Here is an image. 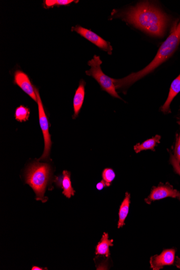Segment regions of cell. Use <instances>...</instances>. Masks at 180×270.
I'll return each mask as SVG.
<instances>
[{
    "instance_id": "1",
    "label": "cell",
    "mask_w": 180,
    "mask_h": 270,
    "mask_svg": "<svg viewBox=\"0 0 180 270\" xmlns=\"http://www.w3.org/2000/svg\"><path fill=\"white\" fill-rule=\"evenodd\" d=\"M112 19L122 21L154 37H162L168 27V15L149 1L138 3L122 11L114 10Z\"/></svg>"
},
{
    "instance_id": "2",
    "label": "cell",
    "mask_w": 180,
    "mask_h": 270,
    "mask_svg": "<svg viewBox=\"0 0 180 270\" xmlns=\"http://www.w3.org/2000/svg\"><path fill=\"white\" fill-rule=\"evenodd\" d=\"M180 43V22L175 27L167 39L164 40L159 49L158 52L152 62L145 68L128 75L121 79H114L116 90H120L126 94L128 88L137 81L140 80L155 70L176 52Z\"/></svg>"
},
{
    "instance_id": "3",
    "label": "cell",
    "mask_w": 180,
    "mask_h": 270,
    "mask_svg": "<svg viewBox=\"0 0 180 270\" xmlns=\"http://www.w3.org/2000/svg\"><path fill=\"white\" fill-rule=\"evenodd\" d=\"M25 176V182L33 188L37 195V200L47 201L44 193L51 178L50 165L39 161L34 162L27 167Z\"/></svg>"
},
{
    "instance_id": "4",
    "label": "cell",
    "mask_w": 180,
    "mask_h": 270,
    "mask_svg": "<svg viewBox=\"0 0 180 270\" xmlns=\"http://www.w3.org/2000/svg\"><path fill=\"white\" fill-rule=\"evenodd\" d=\"M102 63L100 57L95 55L94 58L89 61L88 65L91 68L86 71L85 74L96 79L100 85L101 89L106 91L113 97L122 100L116 91L114 78L109 77L102 72L101 69Z\"/></svg>"
},
{
    "instance_id": "5",
    "label": "cell",
    "mask_w": 180,
    "mask_h": 270,
    "mask_svg": "<svg viewBox=\"0 0 180 270\" xmlns=\"http://www.w3.org/2000/svg\"><path fill=\"white\" fill-rule=\"evenodd\" d=\"M34 90L37 96V103L39 108V121L41 130L43 132L44 140V150L43 154L38 161L45 160L49 159L52 142H51V135L49 132V121L46 116L42 101L41 100L39 91L34 86Z\"/></svg>"
},
{
    "instance_id": "6",
    "label": "cell",
    "mask_w": 180,
    "mask_h": 270,
    "mask_svg": "<svg viewBox=\"0 0 180 270\" xmlns=\"http://www.w3.org/2000/svg\"><path fill=\"white\" fill-rule=\"evenodd\" d=\"M71 31L80 34L82 37L96 45L97 47L107 52L108 54L112 55L113 48L110 43L100 37L99 35L92 32L91 30L77 25L75 27H72Z\"/></svg>"
},
{
    "instance_id": "7",
    "label": "cell",
    "mask_w": 180,
    "mask_h": 270,
    "mask_svg": "<svg viewBox=\"0 0 180 270\" xmlns=\"http://www.w3.org/2000/svg\"><path fill=\"white\" fill-rule=\"evenodd\" d=\"M179 195V192L174 190L169 183L163 185L161 183L158 187H153L150 195L145 198V201L148 205H150L152 201L160 200L167 197L176 198Z\"/></svg>"
},
{
    "instance_id": "8",
    "label": "cell",
    "mask_w": 180,
    "mask_h": 270,
    "mask_svg": "<svg viewBox=\"0 0 180 270\" xmlns=\"http://www.w3.org/2000/svg\"><path fill=\"white\" fill-rule=\"evenodd\" d=\"M176 258V250H164L159 255H155L151 257V268L154 270L162 269L164 266L173 265Z\"/></svg>"
},
{
    "instance_id": "9",
    "label": "cell",
    "mask_w": 180,
    "mask_h": 270,
    "mask_svg": "<svg viewBox=\"0 0 180 270\" xmlns=\"http://www.w3.org/2000/svg\"><path fill=\"white\" fill-rule=\"evenodd\" d=\"M14 83L18 85L25 94L37 102V96L34 90V86L30 82L27 74L22 72V71H17L14 75Z\"/></svg>"
},
{
    "instance_id": "10",
    "label": "cell",
    "mask_w": 180,
    "mask_h": 270,
    "mask_svg": "<svg viewBox=\"0 0 180 270\" xmlns=\"http://www.w3.org/2000/svg\"><path fill=\"white\" fill-rule=\"evenodd\" d=\"M180 92V74L175 79L171 85L168 97L165 103L161 107L160 110L164 115H169L172 113L171 104L175 97Z\"/></svg>"
},
{
    "instance_id": "11",
    "label": "cell",
    "mask_w": 180,
    "mask_h": 270,
    "mask_svg": "<svg viewBox=\"0 0 180 270\" xmlns=\"http://www.w3.org/2000/svg\"><path fill=\"white\" fill-rule=\"evenodd\" d=\"M70 173L67 171L63 172L61 176L56 177L55 182L58 187L63 190V193L67 198H70L75 195V191L71 185Z\"/></svg>"
},
{
    "instance_id": "12",
    "label": "cell",
    "mask_w": 180,
    "mask_h": 270,
    "mask_svg": "<svg viewBox=\"0 0 180 270\" xmlns=\"http://www.w3.org/2000/svg\"><path fill=\"white\" fill-rule=\"evenodd\" d=\"M85 81L83 79H81L79 88L75 92L73 101L74 115L73 116V118L74 119L78 116L82 106H83L85 95Z\"/></svg>"
},
{
    "instance_id": "13",
    "label": "cell",
    "mask_w": 180,
    "mask_h": 270,
    "mask_svg": "<svg viewBox=\"0 0 180 270\" xmlns=\"http://www.w3.org/2000/svg\"><path fill=\"white\" fill-rule=\"evenodd\" d=\"M114 240H109V235L104 232L102 235L101 241L98 244L96 247V254L97 255H104L109 257L110 255L109 247L114 246L113 244Z\"/></svg>"
},
{
    "instance_id": "14",
    "label": "cell",
    "mask_w": 180,
    "mask_h": 270,
    "mask_svg": "<svg viewBox=\"0 0 180 270\" xmlns=\"http://www.w3.org/2000/svg\"><path fill=\"white\" fill-rule=\"evenodd\" d=\"M161 136L160 135H156L151 139H149L142 143H138L134 146V150L136 154H139L141 151L146 150H152L155 151V147L158 144L160 143Z\"/></svg>"
},
{
    "instance_id": "15",
    "label": "cell",
    "mask_w": 180,
    "mask_h": 270,
    "mask_svg": "<svg viewBox=\"0 0 180 270\" xmlns=\"http://www.w3.org/2000/svg\"><path fill=\"white\" fill-rule=\"evenodd\" d=\"M130 193L126 192L124 200L121 203L119 212V221H118V228H120L125 225V221L129 212L130 205Z\"/></svg>"
},
{
    "instance_id": "16",
    "label": "cell",
    "mask_w": 180,
    "mask_h": 270,
    "mask_svg": "<svg viewBox=\"0 0 180 270\" xmlns=\"http://www.w3.org/2000/svg\"><path fill=\"white\" fill-rule=\"evenodd\" d=\"M30 116V110L27 107L20 105L15 111V119L20 123L28 120Z\"/></svg>"
},
{
    "instance_id": "17",
    "label": "cell",
    "mask_w": 180,
    "mask_h": 270,
    "mask_svg": "<svg viewBox=\"0 0 180 270\" xmlns=\"http://www.w3.org/2000/svg\"><path fill=\"white\" fill-rule=\"evenodd\" d=\"M73 0H46L44 1V7L49 8L54 6H68L74 2Z\"/></svg>"
},
{
    "instance_id": "18",
    "label": "cell",
    "mask_w": 180,
    "mask_h": 270,
    "mask_svg": "<svg viewBox=\"0 0 180 270\" xmlns=\"http://www.w3.org/2000/svg\"><path fill=\"white\" fill-rule=\"evenodd\" d=\"M102 177L105 183L106 186L110 187L112 182L115 179L116 173L111 169H106L102 172Z\"/></svg>"
},
{
    "instance_id": "19",
    "label": "cell",
    "mask_w": 180,
    "mask_h": 270,
    "mask_svg": "<svg viewBox=\"0 0 180 270\" xmlns=\"http://www.w3.org/2000/svg\"><path fill=\"white\" fill-rule=\"evenodd\" d=\"M170 155V163L172 165L174 172L180 176V163L177 160L176 157L172 154L170 150H168Z\"/></svg>"
},
{
    "instance_id": "20",
    "label": "cell",
    "mask_w": 180,
    "mask_h": 270,
    "mask_svg": "<svg viewBox=\"0 0 180 270\" xmlns=\"http://www.w3.org/2000/svg\"><path fill=\"white\" fill-rule=\"evenodd\" d=\"M174 154L178 161L180 163V131L176 135V142L174 148Z\"/></svg>"
},
{
    "instance_id": "21",
    "label": "cell",
    "mask_w": 180,
    "mask_h": 270,
    "mask_svg": "<svg viewBox=\"0 0 180 270\" xmlns=\"http://www.w3.org/2000/svg\"><path fill=\"white\" fill-rule=\"evenodd\" d=\"M106 184L104 180H102L99 183H98L96 186L97 189L99 191H101L106 187Z\"/></svg>"
},
{
    "instance_id": "22",
    "label": "cell",
    "mask_w": 180,
    "mask_h": 270,
    "mask_svg": "<svg viewBox=\"0 0 180 270\" xmlns=\"http://www.w3.org/2000/svg\"><path fill=\"white\" fill-rule=\"evenodd\" d=\"M176 118L177 119V123L179 125V130L180 131V106H179V109L178 111L177 115L176 116Z\"/></svg>"
},
{
    "instance_id": "23",
    "label": "cell",
    "mask_w": 180,
    "mask_h": 270,
    "mask_svg": "<svg viewBox=\"0 0 180 270\" xmlns=\"http://www.w3.org/2000/svg\"><path fill=\"white\" fill-rule=\"evenodd\" d=\"M176 266L178 268L180 269V258L177 257Z\"/></svg>"
},
{
    "instance_id": "24",
    "label": "cell",
    "mask_w": 180,
    "mask_h": 270,
    "mask_svg": "<svg viewBox=\"0 0 180 270\" xmlns=\"http://www.w3.org/2000/svg\"><path fill=\"white\" fill-rule=\"evenodd\" d=\"M32 270H43L44 269H43V268H39L38 267H33Z\"/></svg>"
},
{
    "instance_id": "25",
    "label": "cell",
    "mask_w": 180,
    "mask_h": 270,
    "mask_svg": "<svg viewBox=\"0 0 180 270\" xmlns=\"http://www.w3.org/2000/svg\"><path fill=\"white\" fill-rule=\"evenodd\" d=\"M179 197H180V195H179Z\"/></svg>"
}]
</instances>
